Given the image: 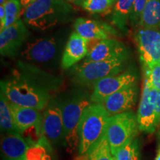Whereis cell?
Returning <instances> with one entry per match:
<instances>
[{
    "mask_svg": "<svg viewBox=\"0 0 160 160\" xmlns=\"http://www.w3.org/2000/svg\"><path fill=\"white\" fill-rule=\"evenodd\" d=\"M42 132L52 144H59L64 139V125L61 103L50 101L43 114Z\"/></svg>",
    "mask_w": 160,
    "mask_h": 160,
    "instance_id": "8fae6325",
    "label": "cell"
},
{
    "mask_svg": "<svg viewBox=\"0 0 160 160\" xmlns=\"http://www.w3.org/2000/svg\"><path fill=\"white\" fill-rule=\"evenodd\" d=\"M5 19V9L4 5H0V30L2 29Z\"/></svg>",
    "mask_w": 160,
    "mask_h": 160,
    "instance_id": "f546056e",
    "label": "cell"
},
{
    "mask_svg": "<svg viewBox=\"0 0 160 160\" xmlns=\"http://www.w3.org/2000/svg\"><path fill=\"white\" fill-rule=\"evenodd\" d=\"M1 91L11 103L42 111L48 105L49 93L44 86L24 76L1 81Z\"/></svg>",
    "mask_w": 160,
    "mask_h": 160,
    "instance_id": "7a4b0ae2",
    "label": "cell"
},
{
    "mask_svg": "<svg viewBox=\"0 0 160 160\" xmlns=\"http://www.w3.org/2000/svg\"><path fill=\"white\" fill-rule=\"evenodd\" d=\"M117 160H140V145L139 139L135 138L122 146L116 152Z\"/></svg>",
    "mask_w": 160,
    "mask_h": 160,
    "instance_id": "cb8c5ba5",
    "label": "cell"
},
{
    "mask_svg": "<svg viewBox=\"0 0 160 160\" xmlns=\"http://www.w3.org/2000/svg\"><path fill=\"white\" fill-rule=\"evenodd\" d=\"M19 1L22 6V11L28 7V6L31 5V3L37 2V0H19ZM22 13H21V16H22Z\"/></svg>",
    "mask_w": 160,
    "mask_h": 160,
    "instance_id": "4dcf8cb0",
    "label": "cell"
},
{
    "mask_svg": "<svg viewBox=\"0 0 160 160\" xmlns=\"http://www.w3.org/2000/svg\"><path fill=\"white\" fill-rule=\"evenodd\" d=\"M32 142L22 133H3L1 138V152L3 160H26L27 152Z\"/></svg>",
    "mask_w": 160,
    "mask_h": 160,
    "instance_id": "e0dca14e",
    "label": "cell"
},
{
    "mask_svg": "<svg viewBox=\"0 0 160 160\" xmlns=\"http://www.w3.org/2000/svg\"><path fill=\"white\" fill-rule=\"evenodd\" d=\"M74 14L72 5L65 0H37L22 13L26 25L40 31L71 21Z\"/></svg>",
    "mask_w": 160,
    "mask_h": 160,
    "instance_id": "6da1fadb",
    "label": "cell"
},
{
    "mask_svg": "<svg viewBox=\"0 0 160 160\" xmlns=\"http://www.w3.org/2000/svg\"><path fill=\"white\" fill-rule=\"evenodd\" d=\"M4 6L5 9V19L2 29L0 30V31L17 22L22 17V6L19 0H7Z\"/></svg>",
    "mask_w": 160,
    "mask_h": 160,
    "instance_id": "484cf974",
    "label": "cell"
},
{
    "mask_svg": "<svg viewBox=\"0 0 160 160\" xmlns=\"http://www.w3.org/2000/svg\"><path fill=\"white\" fill-rule=\"evenodd\" d=\"M10 106L16 125L22 133L32 128L42 129L43 117L39 110L22 107L11 102Z\"/></svg>",
    "mask_w": 160,
    "mask_h": 160,
    "instance_id": "ac0fdd59",
    "label": "cell"
},
{
    "mask_svg": "<svg viewBox=\"0 0 160 160\" xmlns=\"http://www.w3.org/2000/svg\"><path fill=\"white\" fill-rule=\"evenodd\" d=\"M74 31L88 41L108 39L110 35L117 34L111 26L93 19L79 18L73 23Z\"/></svg>",
    "mask_w": 160,
    "mask_h": 160,
    "instance_id": "2e32d148",
    "label": "cell"
},
{
    "mask_svg": "<svg viewBox=\"0 0 160 160\" xmlns=\"http://www.w3.org/2000/svg\"><path fill=\"white\" fill-rule=\"evenodd\" d=\"M65 1L68 2H70V3L75 4V5H77V0H65Z\"/></svg>",
    "mask_w": 160,
    "mask_h": 160,
    "instance_id": "d6a6232c",
    "label": "cell"
},
{
    "mask_svg": "<svg viewBox=\"0 0 160 160\" xmlns=\"http://www.w3.org/2000/svg\"><path fill=\"white\" fill-rule=\"evenodd\" d=\"M57 43L53 38H39L28 42L21 52L22 58L33 62H48L55 57Z\"/></svg>",
    "mask_w": 160,
    "mask_h": 160,
    "instance_id": "4fadbf2b",
    "label": "cell"
},
{
    "mask_svg": "<svg viewBox=\"0 0 160 160\" xmlns=\"http://www.w3.org/2000/svg\"><path fill=\"white\" fill-rule=\"evenodd\" d=\"M145 72V78L148 80L150 85L157 91H160V63L144 68Z\"/></svg>",
    "mask_w": 160,
    "mask_h": 160,
    "instance_id": "4316f807",
    "label": "cell"
},
{
    "mask_svg": "<svg viewBox=\"0 0 160 160\" xmlns=\"http://www.w3.org/2000/svg\"><path fill=\"white\" fill-rule=\"evenodd\" d=\"M0 128L1 132L3 133L22 134L15 124L10 106V102L2 91L0 93Z\"/></svg>",
    "mask_w": 160,
    "mask_h": 160,
    "instance_id": "ffe728a7",
    "label": "cell"
},
{
    "mask_svg": "<svg viewBox=\"0 0 160 160\" xmlns=\"http://www.w3.org/2000/svg\"><path fill=\"white\" fill-rule=\"evenodd\" d=\"M112 157L111 148L105 133L102 138L85 154L79 155L76 160H111Z\"/></svg>",
    "mask_w": 160,
    "mask_h": 160,
    "instance_id": "603a6c76",
    "label": "cell"
},
{
    "mask_svg": "<svg viewBox=\"0 0 160 160\" xmlns=\"http://www.w3.org/2000/svg\"><path fill=\"white\" fill-rule=\"evenodd\" d=\"M157 94V90L152 87L147 78H145L137 115L139 131L145 133H153L157 128L155 114V103Z\"/></svg>",
    "mask_w": 160,
    "mask_h": 160,
    "instance_id": "ba28073f",
    "label": "cell"
},
{
    "mask_svg": "<svg viewBox=\"0 0 160 160\" xmlns=\"http://www.w3.org/2000/svg\"><path fill=\"white\" fill-rule=\"evenodd\" d=\"M126 56H128V52L125 45L116 39L108 38L99 40L89 48L88 53L83 59V62L106 61Z\"/></svg>",
    "mask_w": 160,
    "mask_h": 160,
    "instance_id": "5bb4252c",
    "label": "cell"
},
{
    "mask_svg": "<svg viewBox=\"0 0 160 160\" xmlns=\"http://www.w3.org/2000/svg\"><path fill=\"white\" fill-rule=\"evenodd\" d=\"M7 0H0V5H5V3L6 2Z\"/></svg>",
    "mask_w": 160,
    "mask_h": 160,
    "instance_id": "e575fe53",
    "label": "cell"
},
{
    "mask_svg": "<svg viewBox=\"0 0 160 160\" xmlns=\"http://www.w3.org/2000/svg\"><path fill=\"white\" fill-rule=\"evenodd\" d=\"M109 116L101 103L91 102L82 116L79 127V153L84 155L105 135Z\"/></svg>",
    "mask_w": 160,
    "mask_h": 160,
    "instance_id": "3957f363",
    "label": "cell"
},
{
    "mask_svg": "<svg viewBox=\"0 0 160 160\" xmlns=\"http://www.w3.org/2000/svg\"><path fill=\"white\" fill-rule=\"evenodd\" d=\"M139 25L141 28L156 29L160 25V0H148Z\"/></svg>",
    "mask_w": 160,
    "mask_h": 160,
    "instance_id": "44dd1931",
    "label": "cell"
},
{
    "mask_svg": "<svg viewBox=\"0 0 160 160\" xmlns=\"http://www.w3.org/2000/svg\"><path fill=\"white\" fill-rule=\"evenodd\" d=\"M134 0H117L111 11V22L121 30L127 31V25L131 19Z\"/></svg>",
    "mask_w": 160,
    "mask_h": 160,
    "instance_id": "d6986e66",
    "label": "cell"
},
{
    "mask_svg": "<svg viewBox=\"0 0 160 160\" xmlns=\"http://www.w3.org/2000/svg\"><path fill=\"white\" fill-rule=\"evenodd\" d=\"M111 160H117V158H116V157H114V156H113V157H112Z\"/></svg>",
    "mask_w": 160,
    "mask_h": 160,
    "instance_id": "d590c367",
    "label": "cell"
},
{
    "mask_svg": "<svg viewBox=\"0 0 160 160\" xmlns=\"http://www.w3.org/2000/svg\"><path fill=\"white\" fill-rule=\"evenodd\" d=\"M135 40L144 68L160 63V31L141 28L136 33Z\"/></svg>",
    "mask_w": 160,
    "mask_h": 160,
    "instance_id": "52a82bcc",
    "label": "cell"
},
{
    "mask_svg": "<svg viewBox=\"0 0 160 160\" xmlns=\"http://www.w3.org/2000/svg\"><path fill=\"white\" fill-rule=\"evenodd\" d=\"M92 102L91 97L77 95L61 103L64 125V140L67 151L73 153L79 148V127L86 108Z\"/></svg>",
    "mask_w": 160,
    "mask_h": 160,
    "instance_id": "277c9868",
    "label": "cell"
},
{
    "mask_svg": "<svg viewBox=\"0 0 160 160\" xmlns=\"http://www.w3.org/2000/svg\"><path fill=\"white\" fill-rule=\"evenodd\" d=\"M155 160H160V147L157 151V157H156Z\"/></svg>",
    "mask_w": 160,
    "mask_h": 160,
    "instance_id": "1f68e13d",
    "label": "cell"
},
{
    "mask_svg": "<svg viewBox=\"0 0 160 160\" xmlns=\"http://www.w3.org/2000/svg\"><path fill=\"white\" fill-rule=\"evenodd\" d=\"M89 42L88 40L73 31L64 50L61 59L62 68L66 70L73 67L80 60L87 57L89 51Z\"/></svg>",
    "mask_w": 160,
    "mask_h": 160,
    "instance_id": "9a60e30c",
    "label": "cell"
},
{
    "mask_svg": "<svg viewBox=\"0 0 160 160\" xmlns=\"http://www.w3.org/2000/svg\"><path fill=\"white\" fill-rule=\"evenodd\" d=\"M137 75L132 71L111 76L99 80L93 85V91L91 96L92 102L99 103L105 98L127 86L136 83Z\"/></svg>",
    "mask_w": 160,
    "mask_h": 160,
    "instance_id": "9c48e42d",
    "label": "cell"
},
{
    "mask_svg": "<svg viewBox=\"0 0 160 160\" xmlns=\"http://www.w3.org/2000/svg\"><path fill=\"white\" fill-rule=\"evenodd\" d=\"M26 160H54L51 142L45 136L30 145Z\"/></svg>",
    "mask_w": 160,
    "mask_h": 160,
    "instance_id": "7402d4cb",
    "label": "cell"
},
{
    "mask_svg": "<svg viewBox=\"0 0 160 160\" xmlns=\"http://www.w3.org/2000/svg\"><path fill=\"white\" fill-rule=\"evenodd\" d=\"M138 87L137 85L127 86L106 97L101 102L109 117L130 111L135 105L138 98Z\"/></svg>",
    "mask_w": 160,
    "mask_h": 160,
    "instance_id": "7c38bea8",
    "label": "cell"
},
{
    "mask_svg": "<svg viewBox=\"0 0 160 160\" xmlns=\"http://www.w3.org/2000/svg\"><path fill=\"white\" fill-rule=\"evenodd\" d=\"M155 114L157 128L160 122V91H158V94L155 103Z\"/></svg>",
    "mask_w": 160,
    "mask_h": 160,
    "instance_id": "f1b7e54d",
    "label": "cell"
},
{
    "mask_svg": "<svg viewBox=\"0 0 160 160\" xmlns=\"http://www.w3.org/2000/svg\"><path fill=\"white\" fill-rule=\"evenodd\" d=\"M77 5L78 6H81L83 2L85 1V0H77Z\"/></svg>",
    "mask_w": 160,
    "mask_h": 160,
    "instance_id": "836d02e7",
    "label": "cell"
},
{
    "mask_svg": "<svg viewBox=\"0 0 160 160\" xmlns=\"http://www.w3.org/2000/svg\"><path fill=\"white\" fill-rule=\"evenodd\" d=\"M139 131L137 117L133 111L109 117L105 135L112 155L114 156L116 152L130 140L135 139Z\"/></svg>",
    "mask_w": 160,
    "mask_h": 160,
    "instance_id": "8992f818",
    "label": "cell"
},
{
    "mask_svg": "<svg viewBox=\"0 0 160 160\" xmlns=\"http://www.w3.org/2000/svg\"><path fill=\"white\" fill-rule=\"evenodd\" d=\"M29 34L23 20L0 31V53L5 57H13L17 54Z\"/></svg>",
    "mask_w": 160,
    "mask_h": 160,
    "instance_id": "30bf717a",
    "label": "cell"
},
{
    "mask_svg": "<svg viewBox=\"0 0 160 160\" xmlns=\"http://www.w3.org/2000/svg\"><path fill=\"white\" fill-rule=\"evenodd\" d=\"M128 56L106 61L82 62L72 69L73 77L77 82L84 85H94L104 78L121 73L125 68Z\"/></svg>",
    "mask_w": 160,
    "mask_h": 160,
    "instance_id": "5b68a950",
    "label": "cell"
},
{
    "mask_svg": "<svg viewBox=\"0 0 160 160\" xmlns=\"http://www.w3.org/2000/svg\"><path fill=\"white\" fill-rule=\"evenodd\" d=\"M148 0H134L133 9L131 17V22L133 24H139L141 16L145 8Z\"/></svg>",
    "mask_w": 160,
    "mask_h": 160,
    "instance_id": "83f0119b",
    "label": "cell"
},
{
    "mask_svg": "<svg viewBox=\"0 0 160 160\" xmlns=\"http://www.w3.org/2000/svg\"><path fill=\"white\" fill-rule=\"evenodd\" d=\"M117 0H85L82 8L90 13H107L111 12Z\"/></svg>",
    "mask_w": 160,
    "mask_h": 160,
    "instance_id": "d4e9b609",
    "label": "cell"
}]
</instances>
